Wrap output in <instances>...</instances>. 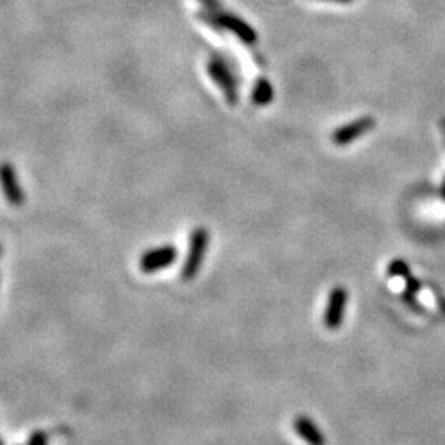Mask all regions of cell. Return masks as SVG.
I'll list each match as a JSON object with an SVG mask.
<instances>
[{
    "instance_id": "cell-1",
    "label": "cell",
    "mask_w": 445,
    "mask_h": 445,
    "mask_svg": "<svg viewBox=\"0 0 445 445\" xmlns=\"http://www.w3.org/2000/svg\"><path fill=\"white\" fill-rule=\"evenodd\" d=\"M210 245V234L205 228H195L190 236V246L186 252V259L182 267V279L193 280L198 275L201 266H203L206 251Z\"/></svg>"
},
{
    "instance_id": "cell-2",
    "label": "cell",
    "mask_w": 445,
    "mask_h": 445,
    "mask_svg": "<svg viewBox=\"0 0 445 445\" xmlns=\"http://www.w3.org/2000/svg\"><path fill=\"white\" fill-rule=\"evenodd\" d=\"M178 251L175 246L165 245V246H158L153 247V249L145 251L142 257H140L139 266L140 271L144 274H156L158 271L167 269L170 267L173 262L177 261Z\"/></svg>"
},
{
    "instance_id": "cell-3",
    "label": "cell",
    "mask_w": 445,
    "mask_h": 445,
    "mask_svg": "<svg viewBox=\"0 0 445 445\" xmlns=\"http://www.w3.org/2000/svg\"><path fill=\"white\" fill-rule=\"evenodd\" d=\"M348 306V290L341 285H336L330 290L329 301H327L325 313H323V323L329 330L340 329L345 318V310Z\"/></svg>"
},
{
    "instance_id": "cell-4",
    "label": "cell",
    "mask_w": 445,
    "mask_h": 445,
    "mask_svg": "<svg viewBox=\"0 0 445 445\" xmlns=\"http://www.w3.org/2000/svg\"><path fill=\"white\" fill-rule=\"evenodd\" d=\"M210 76L213 78V81H217L219 89L226 96L228 104L234 106L238 102V86L236 79H234L231 69L228 68V64L223 62L221 58H213L208 64Z\"/></svg>"
},
{
    "instance_id": "cell-5",
    "label": "cell",
    "mask_w": 445,
    "mask_h": 445,
    "mask_svg": "<svg viewBox=\"0 0 445 445\" xmlns=\"http://www.w3.org/2000/svg\"><path fill=\"white\" fill-rule=\"evenodd\" d=\"M213 25L218 28H226V30L233 32L238 39H241L247 45H254L257 41V34L256 30L247 25L245 20L241 18L231 15V13H219V15H212Z\"/></svg>"
},
{
    "instance_id": "cell-6",
    "label": "cell",
    "mask_w": 445,
    "mask_h": 445,
    "mask_svg": "<svg viewBox=\"0 0 445 445\" xmlns=\"http://www.w3.org/2000/svg\"><path fill=\"white\" fill-rule=\"evenodd\" d=\"M374 124L376 123H374L373 117H360V119L353 121V123L345 124L336 129L331 134V140H334L335 145H348L374 129Z\"/></svg>"
},
{
    "instance_id": "cell-7",
    "label": "cell",
    "mask_w": 445,
    "mask_h": 445,
    "mask_svg": "<svg viewBox=\"0 0 445 445\" xmlns=\"http://www.w3.org/2000/svg\"><path fill=\"white\" fill-rule=\"evenodd\" d=\"M294 430L307 445H327L325 434L308 416H297L294 419Z\"/></svg>"
},
{
    "instance_id": "cell-8",
    "label": "cell",
    "mask_w": 445,
    "mask_h": 445,
    "mask_svg": "<svg viewBox=\"0 0 445 445\" xmlns=\"http://www.w3.org/2000/svg\"><path fill=\"white\" fill-rule=\"evenodd\" d=\"M0 185H2L4 195L12 206H20L23 203V191L18 185L15 173L7 163L0 167Z\"/></svg>"
},
{
    "instance_id": "cell-9",
    "label": "cell",
    "mask_w": 445,
    "mask_h": 445,
    "mask_svg": "<svg viewBox=\"0 0 445 445\" xmlns=\"http://www.w3.org/2000/svg\"><path fill=\"white\" fill-rule=\"evenodd\" d=\"M273 84L267 81V79H259V81L254 84V89H252V102L257 106H267L273 102Z\"/></svg>"
},
{
    "instance_id": "cell-10",
    "label": "cell",
    "mask_w": 445,
    "mask_h": 445,
    "mask_svg": "<svg viewBox=\"0 0 445 445\" xmlns=\"http://www.w3.org/2000/svg\"><path fill=\"white\" fill-rule=\"evenodd\" d=\"M409 264L402 259H395L388 266V275L391 278H409Z\"/></svg>"
},
{
    "instance_id": "cell-11",
    "label": "cell",
    "mask_w": 445,
    "mask_h": 445,
    "mask_svg": "<svg viewBox=\"0 0 445 445\" xmlns=\"http://www.w3.org/2000/svg\"><path fill=\"white\" fill-rule=\"evenodd\" d=\"M48 432H45V430H35V432L30 435V439H28L27 445H48Z\"/></svg>"
},
{
    "instance_id": "cell-12",
    "label": "cell",
    "mask_w": 445,
    "mask_h": 445,
    "mask_svg": "<svg viewBox=\"0 0 445 445\" xmlns=\"http://www.w3.org/2000/svg\"><path fill=\"white\" fill-rule=\"evenodd\" d=\"M201 2H203L208 8H212V11H217V8L219 7L218 0H201Z\"/></svg>"
},
{
    "instance_id": "cell-13",
    "label": "cell",
    "mask_w": 445,
    "mask_h": 445,
    "mask_svg": "<svg viewBox=\"0 0 445 445\" xmlns=\"http://www.w3.org/2000/svg\"><path fill=\"white\" fill-rule=\"evenodd\" d=\"M327 2H338V4H350L353 0H327Z\"/></svg>"
},
{
    "instance_id": "cell-14",
    "label": "cell",
    "mask_w": 445,
    "mask_h": 445,
    "mask_svg": "<svg viewBox=\"0 0 445 445\" xmlns=\"http://www.w3.org/2000/svg\"><path fill=\"white\" fill-rule=\"evenodd\" d=\"M440 129H442V134L445 137V119H442V123H440Z\"/></svg>"
},
{
    "instance_id": "cell-15",
    "label": "cell",
    "mask_w": 445,
    "mask_h": 445,
    "mask_svg": "<svg viewBox=\"0 0 445 445\" xmlns=\"http://www.w3.org/2000/svg\"><path fill=\"white\" fill-rule=\"evenodd\" d=\"M440 195H442V198L445 200V182H444V185H442V191H440Z\"/></svg>"
},
{
    "instance_id": "cell-16",
    "label": "cell",
    "mask_w": 445,
    "mask_h": 445,
    "mask_svg": "<svg viewBox=\"0 0 445 445\" xmlns=\"http://www.w3.org/2000/svg\"><path fill=\"white\" fill-rule=\"evenodd\" d=\"M0 445H6V444H4V440H2V439H0Z\"/></svg>"
},
{
    "instance_id": "cell-17",
    "label": "cell",
    "mask_w": 445,
    "mask_h": 445,
    "mask_svg": "<svg viewBox=\"0 0 445 445\" xmlns=\"http://www.w3.org/2000/svg\"><path fill=\"white\" fill-rule=\"evenodd\" d=\"M0 254H2V247H0Z\"/></svg>"
}]
</instances>
